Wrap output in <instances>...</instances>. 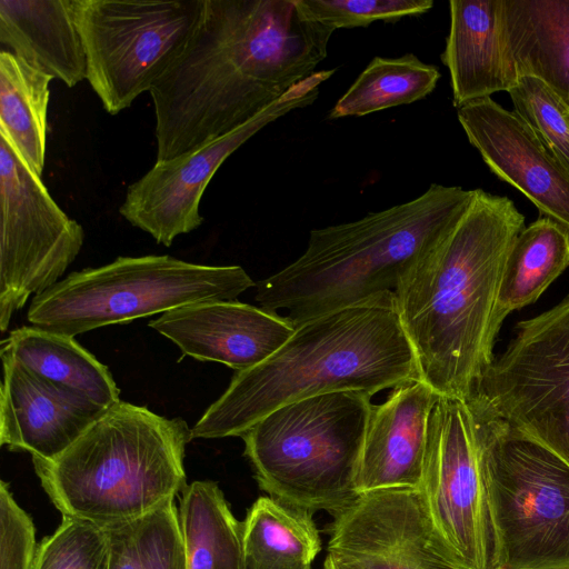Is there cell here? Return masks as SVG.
Returning <instances> with one entry per match:
<instances>
[{
    "label": "cell",
    "mask_w": 569,
    "mask_h": 569,
    "mask_svg": "<svg viewBox=\"0 0 569 569\" xmlns=\"http://www.w3.org/2000/svg\"><path fill=\"white\" fill-rule=\"evenodd\" d=\"M333 29L298 0H203L181 53L150 89L157 161L244 124L325 60Z\"/></svg>",
    "instance_id": "cell-1"
},
{
    "label": "cell",
    "mask_w": 569,
    "mask_h": 569,
    "mask_svg": "<svg viewBox=\"0 0 569 569\" xmlns=\"http://www.w3.org/2000/svg\"><path fill=\"white\" fill-rule=\"evenodd\" d=\"M525 217L507 197L476 189L458 222L395 291L420 379L466 401L493 361V310L510 248Z\"/></svg>",
    "instance_id": "cell-2"
},
{
    "label": "cell",
    "mask_w": 569,
    "mask_h": 569,
    "mask_svg": "<svg viewBox=\"0 0 569 569\" xmlns=\"http://www.w3.org/2000/svg\"><path fill=\"white\" fill-rule=\"evenodd\" d=\"M418 379L393 293L297 327L268 359L233 375L191 428V438L241 437L272 410L297 400L346 390L373 396Z\"/></svg>",
    "instance_id": "cell-3"
},
{
    "label": "cell",
    "mask_w": 569,
    "mask_h": 569,
    "mask_svg": "<svg viewBox=\"0 0 569 569\" xmlns=\"http://www.w3.org/2000/svg\"><path fill=\"white\" fill-rule=\"evenodd\" d=\"M475 190L432 183L417 198L312 229L305 252L256 283V301L296 329L319 316L393 295L411 267L461 218Z\"/></svg>",
    "instance_id": "cell-4"
},
{
    "label": "cell",
    "mask_w": 569,
    "mask_h": 569,
    "mask_svg": "<svg viewBox=\"0 0 569 569\" xmlns=\"http://www.w3.org/2000/svg\"><path fill=\"white\" fill-rule=\"evenodd\" d=\"M191 440L182 418L119 400L60 456L32 462L62 517L107 527L181 495L188 485L183 459Z\"/></svg>",
    "instance_id": "cell-5"
},
{
    "label": "cell",
    "mask_w": 569,
    "mask_h": 569,
    "mask_svg": "<svg viewBox=\"0 0 569 569\" xmlns=\"http://www.w3.org/2000/svg\"><path fill=\"white\" fill-rule=\"evenodd\" d=\"M372 396L355 390L283 405L242 436L261 490L311 513H337L359 493L356 478Z\"/></svg>",
    "instance_id": "cell-6"
},
{
    "label": "cell",
    "mask_w": 569,
    "mask_h": 569,
    "mask_svg": "<svg viewBox=\"0 0 569 569\" xmlns=\"http://www.w3.org/2000/svg\"><path fill=\"white\" fill-rule=\"evenodd\" d=\"M256 282L240 266H209L171 256L119 257L74 271L33 297L28 321L74 337L90 330L204 301L237 300Z\"/></svg>",
    "instance_id": "cell-7"
},
{
    "label": "cell",
    "mask_w": 569,
    "mask_h": 569,
    "mask_svg": "<svg viewBox=\"0 0 569 569\" xmlns=\"http://www.w3.org/2000/svg\"><path fill=\"white\" fill-rule=\"evenodd\" d=\"M471 416L488 480L497 569L569 567V465L518 430Z\"/></svg>",
    "instance_id": "cell-8"
},
{
    "label": "cell",
    "mask_w": 569,
    "mask_h": 569,
    "mask_svg": "<svg viewBox=\"0 0 569 569\" xmlns=\"http://www.w3.org/2000/svg\"><path fill=\"white\" fill-rule=\"evenodd\" d=\"M87 80L103 109L129 108L168 70L191 37L203 0H72Z\"/></svg>",
    "instance_id": "cell-9"
},
{
    "label": "cell",
    "mask_w": 569,
    "mask_h": 569,
    "mask_svg": "<svg viewBox=\"0 0 569 569\" xmlns=\"http://www.w3.org/2000/svg\"><path fill=\"white\" fill-rule=\"evenodd\" d=\"M465 402L472 415L518 430L569 465V296L518 322Z\"/></svg>",
    "instance_id": "cell-10"
},
{
    "label": "cell",
    "mask_w": 569,
    "mask_h": 569,
    "mask_svg": "<svg viewBox=\"0 0 569 569\" xmlns=\"http://www.w3.org/2000/svg\"><path fill=\"white\" fill-rule=\"evenodd\" d=\"M420 491L461 569H497L485 461L467 403L440 396L429 420Z\"/></svg>",
    "instance_id": "cell-11"
},
{
    "label": "cell",
    "mask_w": 569,
    "mask_h": 569,
    "mask_svg": "<svg viewBox=\"0 0 569 569\" xmlns=\"http://www.w3.org/2000/svg\"><path fill=\"white\" fill-rule=\"evenodd\" d=\"M0 329L31 295L59 282L79 254L84 231L69 218L0 137Z\"/></svg>",
    "instance_id": "cell-12"
},
{
    "label": "cell",
    "mask_w": 569,
    "mask_h": 569,
    "mask_svg": "<svg viewBox=\"0 0 569 569\" xmlns=\"http://www.w3.org/2000/svg\"><path fill=\"white\" fill-rule=\"evenodd\" d=\"M335 72L336 69L315 71L231 132L173 159L157 161L128 187L120 214L158 243L170 247L178 236L191 232L203 222L200 200L227 158L269 123L313 103L320 86Z\"/></svg>",
    "instance_id": "cell-13"
},
{
    "label": "cell",
    "mask_w": 569,
    "mask_h": 569,
    "mask_svg": "<svg viewBox=\"0 0 569 569\" xmlns=\"http://www.w3.org/2000/svg\"><path fill=\"white\" fill-rule=\"evenodd\" d=\"M328 552L365 569H461L413 488L359 493L333 515Z\"/></svg>",
    "instance_id": "cell-14"
},
{
    "label": "cell",
    "mask_w": 569,
    "mask_h": 569,
    "mask_svg": "<svg viewBox=\"0 0 569 569\" xmlns=\"http://www.w3.org/2000/svg\"><path fill=\"white\" fill-rule=\"evenodd\" d=\"M457 117L489 169L569 232V172L518 114L486 98L458 108Z\"/></svg>",
    "instance_id": "cell-15"
},
{
    "label": "cell",
    "mask_w": 569,
    "mask_h": 569,
    "mask_svg": "<svg viewBox=\"0 0 569 569\" xmlns=\"http://www.w3.org/2000/svg\"><path fill=\"white\" fill-rule=\"evenodd\" d=\"M0 445L52 460L109 407L1 357Z\"/></svg>",
    "instance_id": "cell-16"
},
{
    "label": "cell",
    "mask_w": 569,
    "mask_h": 569,
    "mask_svg": "<svg viewBox=\"0 0 569 569\" xmlns=\"http://www.w3.org/2000/svg\"><path fill=\"white\" fill-rule=\"evenodd\" d=\"M149 326L177 345L183 356L220 362L236 372L263 362L295 331L282 316L238 300L182 306L163 312Z\"/></svg>",
    "instance_id": "cell-17"
},
{
    "label": "cell",
    "mask_w": 569,
    "mask_h": 569,
    "mask_svg": "<svg viewBox=\"0 0 569 569\" xmlns=\"http://www.w3.org/2000/svg\"><path fill=\"white\" fill-rule=\"evenodd\" d=\"M440 396L421 379L401 385L371 408L360 456L358 493L420 489L430 411Z\"/></svg>",
    "instance_id": "cell-18"
},
{
    "label": "cell",
    "mask_w": 569,
    "mask_h": 569,
    "mask_svg": "<svg viewBox=\"0 0 569 569\" xmlns=\"http://www.w3.org/2000/svg\"><path fill=\"white\" fill-rule=\"evenodd\" d=\"M503 0L449 1L450 28L440 56L448 68L458 109L507 91L518 81L507 56L502 30Z\"/></svg>",
    "instance_id": "cell-19"
},
{
    "label": "cell",
    "mask_w": 569,
    "mask_h": 569,
    "mask_svg": "<svg viewBox=\"0 0 569 569\" xmlns=\"http://www.w3.org/2000/svg\"><path fill=\"white\" fill-rule=\"evenodd\" d=\"M0 41L69 88L87 79L72 0H0Z\"/></svg>",
    "instance_id": "cell-20"
},
{
    "label": "cell",
    "mask_w": 569,
    "mask_h": 569,
    "mask_svg": "<svg viewBox=\"0 0 569 569\" xmlns=\"http://www.w3.org/2000/svg\"><path fill=\"white\" fill-rule=\"evenodd\" d=\"M502 30L518 79L540 80L569 109V0H503Z\"/></svg>",
    "instance_id": "cell-21"
},
{
    "label": "cell",
    "mask_w": 569,
    "mask_h": 569,
    "mask_svg": "<svg viewBox=\"0 0 569 569\" xmlns=\"http://www.w3.org/2000/svg\"><path fill=\"white\" fill-rule=\"evenodd\" d=\"M0 356L52 382L83 393L103 407L118 402L120 390L107 366L73 337L34 326L10 331Z\"/></svg>",
    "instance_id": "cell-22"
},
{
    "label": "cell",
    "mask_w": 569,
    "mask_h": 569,
    "mask_svg": "<svg viewBox=\"0 0 569 569\" xmlns=\"http://www.w3.org/2000/svg\"><path fill=\"white\" fill-rule=\"evenodd\" d=\"M311 512L268 497L258 498L242 521L243 569H303L321 550Z\"/></svg>",
    "instance_id": "cell-23"
},
{
    "label": "cell",
    "mask_w": 569,
    "mask_h": 569,
    "mask_svg": "<svg viewBox=\"0 0 569 569\" xmlns=\"http://www.w3.org/2000/svg\"><path fill=\"white\" fill-rule=\"evenodd\" d=\"M569 266V232L541 217L525 227L513 241L502 270L493 327L499 332L512 311L535 302Z\"/></svg>",
    "instance_id": "cell-24"
},
{
    "label": "cell",
    "mask_w": 569,
    "mask_h": 569,
    "mask_svg": "<svg viewBox=\"0 0 569 569\" xmlns=\"http://www.w3.org/2000/svg\"><path fill=\"white\" fill-rule=\"evenodd\" d=\"M51 80L11 51L0 52V137L40 177Z\"/></svg>",
    "instance_id": "cell-25"
},
{
    "label": "cell",
    "mask_w": 569,
    "mask_h": 569,
    "mask_svg": "<svg viewBox=\"0 0 569 569\" xmlns=\"http://www.w3.org/2000/svg\"><path fill=\"white\" fill-rule=\"evenodd\" d=\"M178 498L187 569H243L242 522L218 483L193 481Z\"/></svg>",
    "instance_id": "cell-26"
},
{
    "label": "cell",
    "mask_w": 569,
    "mask_h": 569,
    "mask_svg": "<svg viewBox=\"0 0 569 569\" xmlns=\"http://www.w3.org/2000/svg\"><path fill=\"white\" fill-rule=\"evenodd\" d=\"M441 78L439 69L413 53L375 57L330 110L329 119L362 117L425 99Z\"/></svg>",
    "instance_id": "cell-27"
},
{
    "label": "cell",
    "mask_w": 569,
    "mask_h": 569,
    "mask_svg": "<svg viewBox=\"0 0 569 569\" xmlns=\"http://www.w3.org/2000/svg\"><path fill=\"white\" fill-rule=\"evenodd\" d=\"M106 529L108 569H187L184 537L174 500Z\"/></svg>",
    "instance_id": "cell-28"
},
{
    "label": "cell",
    "mask_w": 569,
    "mask_h": 569,
    "mask_svg": "<svg viewBox=\"0 0 569 569\" xmlns=\"http://www.w3.org/2000/svg\"><path fill=\"white\" fill-rule=\"evenodd\" d=\"M109 537L106 527L62 517L54 532L37 546L30 569H108Z\"/></svg>",
    "instance_id": "cell-29"
},
{
    "label": "cell",
    "mask_w": 569,
    "mask_h": 569,
    "mask_svg": "<svg viewBox=\"0 0 569 569\" xmlns=\"http://www.w3.org/2000/svg\"><path fill=\"white\" fill-rule=\"evenodd\" d=\"M513 111L569 172V109L543 82L520 77L509 92Z\"/></svg>",
    "instance_id": "cell-30"
},
{
    "label": "cell",
    "mask_w": 569,
    "mask_h": 569,
    "mask_svg": "<svg viewBox=\"0 0 569 569\" xmlns=\"http://www.w3.org/2000/svg\"><path fill=\"white\" fill-rule=\"evenodd\" d=\"M315 21L333 30L365 28L375 21L396 22L420 16L433 7L432 0H298Z\"/></svg>",
    "instance_id": "cell-31"
},
{
    "label": "cell",
    "mask_w": 569,
    "mask_h": 569,
    "mask_svg": "<svg viewBox=\"0 0 569 569\" xmlns=\"http://www.w3.org/2000/svg\"><path fill=\"white\" fill-rule=\"evenodd\" d=\"M0 495L2 569H30L37 548L32 520L17 505L4 481Z\"/></svg>",
    "instance_id": "cell-32"
},
{
    "label": "cell",
    "mask_w": 569,
    "mask_h": 569,
    "mask_svg": "<svg viewBox=\"0 0 569 569\" xmlns=\"http://www.w3.org/2000/svg\"><path fill=\"white\" fill-rule=\"evenodd\" d=\"M322 569H365L361 566L342 559L332 553H327L325 562L322 565Z\"/></svg>",
    "instance_id": "cell-33"
},
{
    "label": "cell",
    "mask_w": 569,
    "mask_h": 569,
    "mask_svg": "<svg viewBox=\"0 0 569 569\" xmlns=\"http://www.w3.org/2000/svg\"><path fill=\"white\" fill-rule=\"evenodd\" d=\"M303 569H311V566H310V567H306V568H303Z\"/></svg>",
    "instance_id": "cell-34"
},
{
    "label": "cell",
    "mask_w": 569,
    "mask_h": 569,
    "mask_svg": "<svg viewBox=\"0 0 569 569\" xmlns=\"http://www.w3.org/2000/svg\"><path fill=\"white\" fill-rule=\"evenodd\" d=\"M558 569H569V567H567V568H558Z\"/></svg>",
    "instance_id": "cell-35"
}]
</instances>
